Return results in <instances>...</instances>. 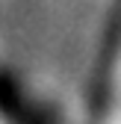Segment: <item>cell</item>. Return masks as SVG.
<instances>
[]
</instances>
